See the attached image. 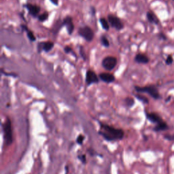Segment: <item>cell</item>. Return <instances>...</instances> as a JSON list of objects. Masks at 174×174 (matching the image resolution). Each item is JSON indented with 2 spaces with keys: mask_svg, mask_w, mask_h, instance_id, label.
<instances>
[{
  "mask_svg": "<svg viewBox=\"0 0 174 174\" xmlns=\"http://www.w3.org/2000/svg\"><path fill=\"white\" fill-rule=\"evenodd\" d=\"M99 134L101 135L106 141L108 142L121 140L124 136L123 129L115 128L114 127L103 123H100V129Z\"/></svg>",
  "mask_w": 174,
  "mask_h": 174,
  "instance_id": "obj_1",
  "label": "cell"
},
{
  "mask_svg": "<svg viewBox=\"0 0 174 174\" xmlns=\"http://www.w3.org/2000/svg\"><path fill=\"white\" fill-rule=\"evenodd\" d=\"M2 129H3L4 132L5 144L6 146H9L12 144L13 142V131L11 121L8 118L2 124Z\"/></svg>",
  "mask_w": 174,
  "mask_h": 174,
  "instance_id": "obj_2",
  "label": "cell"
},
{
  "mask_svg": "<svg viewBox=\"0 0 174 174\" xmlns=\"http://www.w3.org/2000/svg\"><path fill=\"white\" fill-rule=\"evenodd\" d=\"M135 90L138 93H147L155 99H158L160 98V94L158 91V89H157V87L153 85L145 86V87L136 86V87H135Z\"/></svg>",
  "mask_w": 174,
  "mask_h": 174,
  "instance_id": "obj_3",
  "label": "cell"
},
{
  "mask_svg": "<svg viewBox=\"0 0 174 174\" xmlns=\"http://www.w3.org/2000/svg\"><path fill=\"white\" fill-rule=\"evenodd\" d=\"M117 59H116L115 56H108L103 59L101 65H102V67L105 70L111 71V70H113L115 68L116 65H117Z\"/></svg>",
  "mask_w": 174,
  "mask_h": 174,
  "instance_id": "obj_4",
  "label": "cell"
},
{
  "mask_svg": "<svg viewBox=\"0 0 174 174\" xmlns=\"http://www.w3.org/2000/svg\"><path fill=\"white\" fill-rule=\"evenodd\" d=\"M79 35L87 41H93L94 38V32L91 28L89 26H84V27H80L78 30Z\"/></svg>",
  "mask_w": 174,
  "mask_h": 174,
  "instance_id": "obj_5",
  "label": "cell"
},
{
  "mask_svg": "<svg viewBox=\"0 0 174 174\" xmlns=\"http://www.w3.org/2000/svg\"><path fill=\"white\" fill-rule=\"evenodd\" d=\"M108 20L111 27L116 29V30L121 31L124 28V24L120 18L114 14H109L108 16Z\"/></svg>",
  "mask_w": 174,
  "mask_h": 174,
  "instance_id": "obj_6",
  "label": "cell"
},
{
  "mask_svg": "<svg viewBox=\"0 0 174 174\" xmlns=\"http://www.w3.org/2000/svg\"><path fill=\"white\" fill-rule=\"evenodd\" d=\"M99 82V78L97 74L93 70H88L86 74V83L87 86H90L92 84H97Z\"/></svg>",
  "mask_w": 174,
  "mask_h": 174,
  "instance_id": "obj_7",
  "label": "cell"
},
{
  "mask_svg": "<svg viewBox=\"0 0 174 174\" xmlns=\"http://www.w3.org/2000/svg\"><path fill=\"white\" fill-rule=\"evenodd\" d=\"M54 42L50 41H44V42H40L38 44V51L39 53H40L42 50L46 52V53H48V52H50L52 49L54 48Z\"/></svg>",
  "mask_w": 174,
  "mask_h": 174,
  "instance_id": "obj_8",
  "label": "cell"
},
{
  "mask_svg": "<svg viewBox=\"0 0 174 174\" xmlns=\"http://www.w3.org/2000/svg\"><path fill=\"white\" fill-rule=\"evenodd\" d=\"M63 26H66L68 34L71 35L74 31V25L72 17L67 16L63 20Z\"/></svg>",
  "mask_w": 174,
  "mask_h": 174,
  "instance_id": "obj_9",
  "label": "cell"
},
{
  "mask_svg": "<svg viewBox=\"0 0 174 174\" xmlns=\"http://www.w3.org/2000/svg\"><path fill=\"white\" fill-rule=\"evenodd\" d=\"M25 8L28 10L29 14L33 17H38L39 13L40 12V7L37 5L27 4L25 5Z\"/></svg>",
  "mask_w": 174,
  "mask_h": 174,
  "instance_id": "obj_10",
  "label": "cell"
},
{
  "mask_svg": "<svg viewBox=\"0 0 174 174\" xmlns=\"http://www.w3.org/2000/svg\"><path fill=\"white\" fill-rule=\"evenodd\" d=\"M99 79L101 81L108 83V84L112 83L113 82L115 81V77H114L113 74L110 73H105V72L101 73L99 75Z\"/></svg>",
  "mask_w": 174,
  "mask_h": 174,
  "instance_id": "obj_11",
  "label": "cell"
},
{
  "mask_svg": "<svg viewBox=\"0 0 174 174\" xmlns=\"http://www.w3.org/2000/svg\"><path fill=\"white\" fill-rule=\"evenodd\" d=\"M146 118H148V120L151 122V123L157 124L163 121L162 118L160 117L158 114L154 112L146 113Z\"/></svg>",
  "mask_w": 174,
  "mask_h": 174,
  "instance_id": "obj_12",
  "label": "cell"
},
{
  "mask_svg": "<svg viewBox=\"0 0 174 174\" xmlns=\"http://www.w3.org/2000/svg\"><path fill=\"white\" fill-rule=\"evenodd\" d=\"M135 61L139 64H147L149 62V58L144 54H137L135 56Z\"/></svg>",
  "mask_w": 174,
  "mask_h": 174,
  "instance_id": "obj_13",
  "label": "cell"
},
{
  "mask_svg": "<svg viewBox=\"0 0 174 174\" xmlns=\"http://www.w3.org/2000/svg\"><path fill=\"white\" fill-rule=\"evenodd\" d=\"M21 28H22L23 30H24L25 32H27V38H29V40L31 41H35L36 40V38L34 35V33H33L32 31L29 29V28L27 27V25H21Z\"/></svg>",
  "mask_w": 174,
  "mask_h": 174,
  "instance_id": "obj_14",
  "label": "cell"
},
{
  "mask_svg": "<svg viewBox=\"0 0 174 174\" xmlns=\"http://www.w3.org/2000/svg\"><path fill=\"white\" fill-rule=\"evenodd\" d=\"M168 125L167 124L165 123L164 121H162L161 123L157 124L154 128H153V130L156 132H159V131H165V130L168 129Z\"/></svg>",
  "mask_w": 174,
  "mask_h": 174,
  "instance_id": "obj_15",
  "label": "cell"
},
{
  "mask_svg": "<svg viewBox=\"0 0 174 174\" xmlns=\"http://www.w3.org/2000/svg\"><path fill=\"white\" fill-rule=\"evenodd\" d=\"M146 17H147L148 20L150 23H154V24L156 25L159 23V20H158V18L152 12H148L146 14Z\"/></svg>",
  "mask_w": 174,
  "mask_h": 174,
  "instance_id": "obj_16",
  "label": "cell"
},
{
  "mask_svg": "<svg viewBox=\"0 0 174 174\" xmlns=\"http://www.w3.org/2000/svg\"><path fill=\"white\" fill-rule=\"evenodd\" d=\"M99 22L103 29L105 31H108L110 29V23H109L108 19H106L105 18L101 17L99 19Z\"/></svg>",
  "mask_w": 174,
  "mask_h": 174,
  "instance_id": "obj_17",
  "label": "cell"
},
{
  "mask_svg": "<svg viewBox=\"0 0 174 174\" xmlns=\"http://www.w3.org/2000/svg\"><path fill=\"white\" fill-rule=\"evenodd\" d=\"M101 42L103 46H105V48H108L110 46V41H109L108 39L107 38L105 35H101Z\"/></svg>",
  "mask_w": 174,
  "mask_h": 174,
  "instance_id": "obj_18",
  "label": "cell"
},
{
  "mask_svg": "<svg viewBox=\"0 0 174 174\" xmlns=\"http://www.w3.org/2000/svg\"><path fill=\"white\" fill-rule=\"evenodd\" d=\"M38 18V20H40V22H44L48 19V12H44V13H42V14L39 15Z\"/></svg>",
  "mask_w": 174,
  "mask_h": 174,
  "instance_id": "obj_19",
  "label": "cell"
},
{
  "mask_svg": "<svg viewBox=\"0 0 174 174\" xmlns=\"http://www.w3.org/2000/svg\"><path fill=\"white\" fill-rule=\"evenodd\" d=\"M136 97H137V99H139V101H142L143 103H146V104H148V103H149L148 99L146 97H145V96H144V95L137 94V95H136Z\"/></svg>",
  "mask_w": 174,
  "mask_h": 174,
  "instance_id": "obj_20",
  "label": "cell"
},
{
  "mask_svg": "<svg viewBox=\"0 0 174 174\" xmlns=\"http://www.w3.org/2000/svg\"><path fill=\"white\" fill-rule=\"evenodd\" d=\"M124 101H125L127 106H128L129 108L132 107L135 104V101L132 97H127Z\"/></svg>",
  "mask_w": 174,
  "mask_h": 174,
  "instance_id": "obj_21",
  "label": "cell"
},
{
  "mask_svg": "<svg viewBox=\"0 0 174 174\" xmlns=\"http://www.w3.org/2000/svg\"><path fill=\"white\" fill-rule=\"evenodd\" d=\"M85 139V137L83 136V135H79L78 137H77V139H76V143L78 144H79V145H82V143L83 142H84V140Z\"/></svg>",
  "mask_w": 174,
  "mask_h": 174,
  "instance_id": "obj_22",
  "label": "cell"
},
{
  "mask_svg": "<svg viewBox=\"0 0 174 174\" xmlns=\"http://www.w3.org/2000/svg\"><path fill=\"white\" fill-rule=\"evenodd\" d=\"M2 73L5 76H12V77H17L18 75L16 73H10V72H4L3 69H2Z\"/></svg>",
  "mask_w": 174,
  "mask_h": 174,
  "instance_id": "obj_23",
  "label": "cell"
},
{
  "mask_svg": "<svg viewBox=\"0 0 174 174\" xmlns=\"http://www.w3.org/2000/svg\"><path fill=\"white\" fill-rule=\"evenodd\" d=\"M80 54H81L82 59H84V60H86V59H87V55H86L84 48L83 46H80Z\"/></svg>",
  "mask_w": 174,
  "mask_h": 174,
  "instance_id": "obj_24",
  "label": "cell"
},
{
  "mask_svg": "<svg viewBox=\"0 0 174 174\" xmlns=\"http://www.w3.org/2000/svg\"><path fill=\"white\" fill-rule=\"evenodd\" d=\"M164 138L165 139L168 140V141H170V142L174 141V134H172V135L166 134L164 136Z\"/></svg>",
  "mask_w": 174,
  "mask_h": 174,
  "instance_id": "obj_25",
  "label": "cell"
},
{
  "mask_svg": "<svg viewBox=\"0 0 174 174\" xmlns=\"http://www.w3.org/2000/svg\"><path fill=\"white\" fill-rule=\"evenodd\" d=\"M78 158H79L80 161H81L83 164H86L87 163V158H86L85 154H80L78 156Z\"/></svg>",
  "mask_w": 174,
  "mask_h": 174,
  "instance_id": "obj_26",
  "label": "cell"
},
{
  "mask_svg": "<svg viewBox=\"0 0 174 174\" xmlns=\"http://www.w3.org/2000/svg\"><path fill=\"white\" fill-rule=\"evenodd\" d=\"M64 52L67 54H69V53H73V49H72V47H70L69 46H66L64 47Z\"/></svg>",
  "mask_w": 174,
  "mask_h": 174,
  "instance_id": "obj_27",
  "label": "cell"
},
{
  "mask_svg": "<svg viewBox=\"0 0 174 174\" xmlns=\"http://www.w3.org/2000/svg\"><path fill=\"white\" fill-rule=\"evenodd\" d=\"M172 62H173V57L171 56V55L168 56L167 59H166V64L171 65V63H172Z\"/></svg>",
  "mask_w": 174,
  "mask_h": 174,
  "instance_id": "obj_28",
  "label": "cell"
},
{
  "mask_svg": "<svg viewBox=\"0 0 174 174\" xmlns=\"http://www.w3.org/2000/svg\"><path fill=\"white\" fill-rule=\"evenodd\" d=\"M50 1L51 2V3L55 5V6H58L59 0H50Z\"/></svg>",
  "mask_w": 174,
  "mask_h": 174,
  "instance_id": "obj_29",
  "label": "cell"
}]
</instances>
